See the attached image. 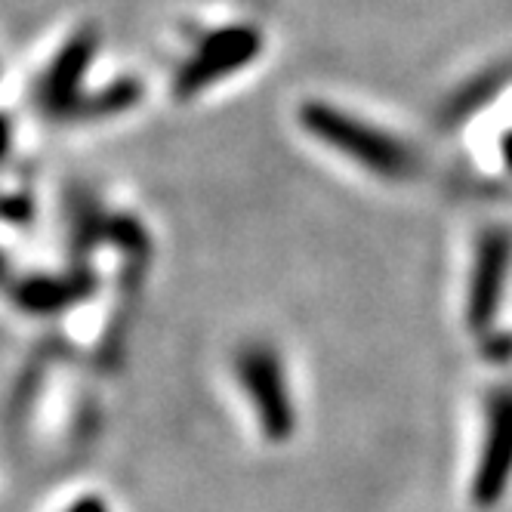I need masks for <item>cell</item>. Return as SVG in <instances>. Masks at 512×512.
<instances>
[{"instance_id":"cell-2","label":"cell","mask_w":512,"mask_h":512,"mask_svg":"<svg viewBox=\"0 0 512 512\" xmlns=\"http://www.w3.org/2000/svg\"><path fill=\"white\" fill-rule=\"evenodd\" d=\"M263 31L256 25H223L201 34L189 59L176 68L173 93L176 99H192L207 93L210 87L229 81L247 65H253L263 53Z\"/></svg>"},{"instance_id":"cell-3","label":"cell","mask_w":512,"mask_h":512,"mask_svg":"<svg viewBox=\"0 0 512 512\" xmlns=\"http://www.w3.org/2000/svg\"><path fill=\"white\" fill-rule=\"evenodd\" d=\"M235 377L250 401L269 442H287L297 429V408L290 398L287 371L275 346L253 340L235 352Z\"/></svg>"},{"instance_id":"cell-6","label":"cell","mask_w":512,"mask_h":512,"mask_svg":"<svg viewBox=\"0 0 512 512\" xmlns=\"http://www.w3.org/2000/svg\"><path fill=\"white\" fill-rule=\"evenodd\" d=\"M512 482V386H500L488 398L482 454L475 463L472 500L479 506L500 503Z\"/></svg>"},{"instance_id":"cell-11","label":"cell","mask_w":512,"mask_h":512,"mask_svg":"<svg viewBox=\"0 0 512 512\" xmlns=\"http://www.w3.org/2000/svg\"><path fill=\"white\" fill-rule=\"evenodd\" d=\"M65 512H108V506L99 497H81L78 503H71Z\"/></svg>"},{"instance_id":"cell-12","label":"cell","mask_w":512,"mask_h":512,"mask_svg":"<svg viewBox=\"0 0 512 512\" xmlns=\"http://www.w3.org/2000/svg\"><path fill=\"white\" fill-rule=\"evenodd\" d=\"M503 164H506V170L512 173V130L503 136Z\"/></svg>"},{"instance_id":"cell-8","label":"cell","mask_w":512,"mask_h":512,"mask_svg":"<svg viewBox=\"0 0 512 512\" xmlns=\"http://www.w3.org/2000/svg\"><path fill=\"white\" fill-rule=\"evenodd\" d=\"M139 99H142V84L133 78H121V81L105 84L102 90H87L68 121L87 124V121L115 118V115H124V112H130V108H136Z\"/></svg>"},{"instance_id":"cell-10","label":"cell","mask_w":512,"mask_h":512,"mask_svg":"<svg viewBox=\"0 0 512 512\" xmlns=\"http://www.w3.org/2000/svg\"><path fill=\"white\" fill-rule=\"evenodd\" d=\"M485 355L491 358V361H506V358H512V337L509 334H488L485 337Z\"/></svg>"},{"instance_id":"cell-1","label":"cell","mask_w":512,"mask_h":512,"mask_svg":"<svg viewBox=\"0 0 512 512\" xmlns=\"http://www.w3.org/2000/svg\"><path fill=\"white\" fill-rule=\"evenodd\" d=\"M300 124L303 130L318 139L327 149L349 158L361 170H368L380 179H411L420 170L417 152L405 139H398L377 124H368L364 118L337 108L334 102L309 99L300 105Z\"/></svg>"},{"instance_id":"cell-7","label":"cell","mask_w":512,"mask_h":512,"mask_svg":"<svg viewBox=\"0 0 512 512\" xmlns=\"http://www.w3.org/2000/svg\"><path fill=\"white\" fill-rule=\"evenodd\" d=\"M13 303L31 315H59L96 294V275L90 266H71L56 275H28L10 287Z\"/></svg>"},{"instance_id":"cell-5","label":"cell","mask_w":512,"mask_h":512,"mask_svg":"<svg viewBox=\"0 0 512 512\" xmlns=\"http://www.w3.org/2000/svg\"><path fill=\"white\" fill-rule=\"evenodd\" d=\"M99 44H102L99 31L93 25H84L59 47V53L53 56V62L41 75L38 87H34V102H38V108L47 118H53V121L71 118L75 105L87 93L84 81L96 62Z\"/></svg>"},{"instance_id":"cell-9","label":"cell","mask_w":512,"mask_h":512,"mask_svg":"<svg viewBox=\"0 0 512 512\" xmlns=\"http://www.w3.org/2000/svg\"><path fill=\"white\" fill-rule=\"evenodd\" d=\"M503 87V78H485V81H475L472 87H466V90H460L457 96H454V102H451V118L454 121H460V118H466V115H472V112H479V108L485 105V99L491 96V93H497Z\"/></svg>"},{"instance_id":"cell-4","label":"cell","mask_w":512,"mask_h":512,"mask_svg":"<svg viewBox=\"0 0 512 512\" xmlns=\"http://www.w3.org/2000/svg\"><path fill=\"white\" fill-rule=\"evenodd\" d=\"M512 269V232L491 226L475 241V256L466 287V327L475 334H494L503 294Z\"/></svg>"}]
</instances>
